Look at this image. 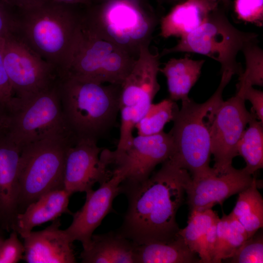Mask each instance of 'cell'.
Wrapping results in <instances>:
<instances>
[{"label":"cell","instance_id":"obj_36","mask_svg":"<svg viewBox=\"0 0 263 263\" xmlns=\"http://www.w3.org/2000/svg\"><path fill=\"white\" fill-rule=\"evenodd\" d=\"M237 93L244 100H248L252 104L251 109L257 119L263 124V92L254 89L252 86L237 84Z\"/></svg>","mask_w":263,"mask_h":263},{"label":"cell","instance_id":"obj_8","mask_svg":"<svg viewBox=\"0 0 263 263\" xmlns=\"http://www.w3.org/2000/svg\"><path fill=\"white\" fill-rule=\"evenodd\" d=\"M258 35L239 30L225 14L216 8L200 26L180 38L174 46L164 49L160 56L173 53H193L206 56L218 62L221 73L240 75L243 70L237 60L238 53L248 44L258 40Z\"/></svg>","mask_w":263,"mask_h":263},{"label":"cell","instance_id":"obj_9","mask_svg":"<svg viewBox=\"0 0 263 263\" xmlns=\"http://www.w3.org/2000/svg\"><path fill=\"white\" fill-rule=\"evenodd\" d=\"M6 132L20 149L48 138L59 136L75 138L63 116L58 81L8 114Z\"/></svg>","mask_w":263,"mask_h":263},{"label":"cell","instance_id":"obj_33","mask_svg":"<svg viewBox=\"0 0 263 263\" xmlns=\"http://www.w3.org/2000/svg\"><path fill=\"white\" fill-rule=\"evenodd\" d=\"M0 40V107L9 114L19 106V99L15 97L3 63V44Z\"/></svg>","mask_w":263,"mask_h":263},{"label":"cell","instance_id":"obj_14","mask_svg":"<svg viewBox=\"0 0 263 263\" xmlns=\"http://www.w3.org/2000/svg\"><path fill=\"white\" fill-rule=\"evenodd\" d=\"M125 178V173L121 169H116L111 179L100 184L98 188L85 192L84 205L73 214L72 223L64 229L71 242L79 241L83 249L89 246L94 231L106 216L113 211V201L121 193V184Z\"/></svg>","mask_w":263,"mask_h":263},{"label":"cell","instance_id":"obj_41","mask_svg":"<svg viewBox=\"0 0 263 263\" xmlns=\"http://www.w3.org/2000/svg\"><path fill=\"white\" fill-rule=\"evenodd\" d=\"M159 3H176V0H157Z\"/></svg>","mask_w":263,"mask_h":263},{"label":"cell","instance_id":"obj_28","mask_svg":"<svg viewBox=\"0 0 263 263\" xmlns=\"http://www.w3.org/2000/svg\"><path fill=\"white\" fill-rule=\"evenodd\" d=\"M258 41L248 44L242 51L244 56L245 69L239 75L238 84L263 85V52Z\"/></svg>","mask_w":263,"mask_h":263},{"label":"cell","instance_id":"obj_34","mask_svg":"<svg viewBox=\"0 0 263 263\" xmlns=\"http://www.w3.org/2000/svg\"><path fill=\"white\" fill-rule=\"evenodd\" d=\"M24 246L18 238V234L12 230L4 239L0 249V263H17L23 259Z\"/></svg>","mask_w":263,"mask_h":263},{"label":"cell","instance_id":"obj_25","mask_svg":"<svg viewBox=\"0 0 263 263\" xmlns=\"http://www.w3.org/2000/svg\"><path fill=\"white\" fill-rule=\"evenodd\" d=\"M248 127L243 132L237 145L238 155L244 160V168L251 175L263 167V124L253 111Z\"/></svg>","mask_w":263,"mask_h":263},{"label":"cell","instance_id":"obj_18","mask_svg":"<svg viewBox=\"0 0 263 263\" xmlns=\"http://www.w3.org/2000/svg\"><path fill=\"white\" fill-rule=\"evenodd\" d=\"M20 149L0 132V214L4 229L9 231L18 213V172Z\"/></svg>","mask_w":263,"mask_h":263},{"label":"cell","instance_id":"obj_10","mask_svg":"<svg viewBox=\"0 0 263 263\" xmlns=\"http://www.w3.org/2000/svg\"><path fill=\"white\" fill-rule=\"evenodd\" d=\"M2 53L14 95L21 104L58 81L56 69L36 53L18 34L4 39Z\"/></svg>","mask_w":263,"mask_h":263},{"label":"cell","instance_id":"obj_2","mask_svg":"<svg viewBox=\"0 0 263 263\" xmlns=\"http://www.w3.org/2000/svg\"><path fill=\"white\" fill-rule=\"evenodd\" d=\"M63 116L76 139L98 141L113 128L120 108L121 85L59 77Z\"/></svg>","mask_w":263,"mask_h":263},{"label":"cell","instance_id":"obj_37","mask_svg":"<svg viewBox=\"0 0 263 263\" xmlns=\"http://www.w3.org/2000/svg\"><path fill=\"white\" fill-rule=\"evenodd\" d=\"M229 228V215L224 214L217 223L215 253L212 263H221L220 257L225 244Z\"/></svg>","mask_w":263,"mask_h":263},{"label":"cell","instance_id":"obj_15","mask_svg":"<svg viewBox=\"0 0 263 263\" xmlns=\"http://www.w3.org/2000/svg\"><path fill=\"white\" fill-rule=\"evenodd\" d=\"M149 46L141 48L131 71L121 85L120 108H134L143 115L160 88L157 75L161 56L152 53Z\"/></svg>","mask_w":263,"mask_h":263},{"label":"cell","instance_id":"obj_27","mask_svg":"<svg viewBox=\"0 0 263 263\" xmlns=\"http://www.w3.org/2000/svg\"><path fill=\"white\" fill-rule=\"evenodd\" d=\"M179 109L176 102L169 98L152 103L135 125L138 135L149 136L163 132L166 124L173 121Z\"/></svg>","mask_w":263,"mask_h":263},{"label":"cell","instance_id":"obj_21","mask_svg":"<svg viewBox=\"0 0 263 263\" xmlns=\"http://www.w3.org/2000/svg\"><path fill=\"white\" fill-rule=\"evenodd\" d=\"M137 244L116 231L93 234L81 252L82 263H136Z\"/></svg>","mask_w":263,"mask_h":263},{"label":"cell","instance_id":"obj_11","mask_svg":"<svg viewBox=\"0 0 263 263\" xmlns=\"http://www.w3.org/2000/svg\"><path fill=\"white\" fill-rule=\"evenodd\" d=\"M245 101L236 93L228 99L221 101L208 114L213 168L218 173L232 169V160L239 155L238 143L252 116Z\"/></svg>","mask_w":263,"mask_h":263},{"label":"cell","instance_id":"obj_20","mask_svg":"<svg viewBox=\"0 0 263 263\" xmlns=\"http://www.w3.org/2000/svg\"><path fill=\"white\" fill-rule=\"evenodd\" d=\"M71 195L64 188L43 195L17 214L11 231H16L23 238L35 227L53 221L63 214H72L68 208Z\"/></svg>","mask_w":263,"mask_h":263},{"label":"cell","instance_id":"obj_22","mask_svg":"<svg viewBox=\"0 0 263 263\" xmlns=\"http://www.w3.org/2000/svg\"><path fill=\"white\" fill-rule=\"evenodd\" d=\"M204 59L194 60L186 55L180 58H171L160 72L166 77L169 98L174 101L188 98V94L198 80Z\"/></svg>","mask_w":263,"mask_h":263},{"label":"cell","instance_id":"obj_42","mask_svg":"<svg viewBox=\"0 0 263 263\" xmlns=\"http://www.w3.org/2000/svg\"><path fill=\"white\" fill-rule=\"evenodd\" d=\"M92 0V3H99L106 0ZM142 2H149L148 0H138Z\"/></svg>","mask_w":263,"mask_h":263},{"label":"cell","instance_id":"obj_38","mask_svg":"<svg viewBox=\"0 0 263 263\" xmlns=\"http://www.w3.org/2000/svg\"><path fill=\"white\" fill-rule=\"evenodd\" d=\"M11 8L19 12L26 11L40 6L48 0H1Z\"/></svg>","mask_w":263,"mask_h":263},{"label":"cell","instance_id":"obj_44","mask_svg":"<svg viewBox=\"0 0 263 263\" xmlns=\"http://www.w3.org/2000/svg\"><path fill=\"white\" fill-rule=\"evenodd\" d=\"M4 240V239L3 238V237L1 235H0V249Z\"/></svg>","mask_w":263,"mask_h":263},{"label":"cell","instance_id":"obj_26","mask_svg":"<svg viewBox=\"0 0 263 263\" xmlns=\"http://www.w3.org/2000/svg\"><path fill=\"white\" fill-rule=\"evenodd\" d=\"M219 219L217 214L211 208L192 211L189 212L187 225L179 230L178 234L189 249L198 254L200 261L203 256V244L207 231Z\"/></svg>","mask_w":263,"mask_h":263},{"label":"cell","instance_id":"obj_23","mask_svg":"<svg viewBox=\"0 0 263 263\" xmlns=\"http://www.w3.org/2000/svg\"><path fill=\"white\" fill-rule=\"evenodd\" d=\"M200 263V258L179 234L174 240L168 243L153 242L137 244L136 263Z\"/></svg>","mask_w":263,"mask_h":263},{"label":"cell","instance_id":"obj_45","mask_svg":"<svg viewBox=\"0 0 263 263\" xmlns=\"http://www.w3.org/2000/svg\"><path fill=\"white\" fill-rule=\"evenodd\" d=\"M221 1H223L225 4H227L228 3V0H221Z\"/></svg>","mask_w":263,"mask_h":263},{"label":"cell","instance_id":"obj_19","mask_svg":"<svg viewBox=\"0 0 263 263\" xmlns=\"http://www.w3.org/2000/svg\"><path fill=\"white\" fill-rule=\"evenodd\" d=\"M218 0H186L176 3L161 18L160 36L183 37L200 26L218 8Z\"/></svg>","mask_w":263,"mask_h":263},{"label":"cell","instance_id":"obj_24","mask_svg":"<svg viewBox=\"0 0 263 263\" xmlns=\"http://www.w3.org/2000/svg\"><path fill=\"white\" fill-rule=\"evenodd\" d=\"M261 184V181L254 177L252 184L239 193L231 212L244 227L247 239L263 226V199L258 190Z\"/></svg>","mask_w":263,"mask_h":263},{"label":"cell","instance_id":"obj_1","mask_svg":"<svg viewBox=\"0 0 263 263\" xmlns=\"http://www.w3.org/2000/svg\"><path fill=\"white\" fill-rule=\"evenodd\" d=\"M162 164L159 170L143 181L121 184L128 207L116 231L137 245L171 242L180 229L176 215L192 177L169 159Z\"/></svg>","mask_w":263,"mask_h":263},{"label":"cell","instance_id":"obj_12","mask_svg":"<svg viewBox=\"0 0 263 263\" xmlns=\"http://www.w3.org/2000/svg\"><path fill=\"white\" fill-rule=\"evenodd\" d=\"M113 172L108 149L102 150L94 139H77L66 152L64 188L71 195L86 192L95 183L108 181Z\"/></svg>","mask_w":263,"mask_h":263},{"label":"cell","instance_id":"obj_13","mask_svg":"<svg viewBox=\"0 0 263 263\" xmlns=\"http://www.w3.org/2000/svg\"><path fill=\"white\" fill-rule=\"evenodd\" d=\"M173 151L172 137L164 131L159 133L134 137L123 151H110L113 169L124 171L123 182L133 183L147 179L155 167L169 159Z\"/></svg>","mask_w":263,"mask_h":263},{"label":"cell","instance_id":"obj_39","mask_svg":"<svg viewBox=\"0 0 263 263\" xmlns=\"http://www.w3.org/2000/svg\"><path fill=\"white\" fill-rule=\"evenodd\" d=\"M55 2L89 6L92 4V0H50Z\"/></svg>","mask_w":263,"mask_h":263},{"label":"cell","instance_id":"obj_35","mask_svg":"<svg viewBox=\"0 0 263 263\" xmlns=\"http://www.w3.org/2000/svg\"><path fill=\"white\" fill-rule=\"evenodd\" d=\"M12 8L0 0V40L17 34L19 31V16L12 12Z\"/></svg>","mask_w":263,"mask_h":263},{"label":"cell","instance_id":"obj_43","mask_svg":"<svg viewBox=\"0 0 263 263\" xmlns=\"http://www.w3.org/2000/svg\"><path fill=\"white\" fill-rule=\"evenodd\" d=\"M4 230L3 227V223L2 217L0 214V230Z\"/></svg>","mask_w":263,"mask_h":263},{"label":"cell","instance_id":"obj_16","mask_svg":"<svg viewBox=\"0 0 263 263\" xmlns=\"http://www.w3.org/2000/svg\"><path fill=\"white\" fill-rule=\"evenodd\" d=\"M254 179L244 168H234L224 173L215 172L192 179L186 189L189 212L203 211L216 204L222 205L230 196L248 187Z\"/></svg>","mask_w":263,"mask_h":263},{"label":"cell","instance_id":"obj_17","mask_svg":"<svg viewBox=\"0 0 263 263\" xmlns=\"http://www.w3.org/2000/svg\"><path fill=\"white\" fill-rule=\"evenodd\" d=\"M56 219L45 229L24 237L23 259L27 263H75L73 243Z\"/></svg>","mask_w":263,"mask_h":263},{"label":"cell","instance_id":"obj_46","mask_svg":"<svg viewBox=\"0 0 263 263\" xmlns=\"http://www.w3.org/2000/svg\"><path fill=\"white\" fill-rule=\"evenodd\" d=\"M186 0H176V3H178V2H182V1H185ZM219 1H221V0H218Z\"/></svg>","mask_w":263,"mask_h":263},{"label":"cell","instance_id":"obj_30","mask_svg":"<svg viewBox=\"0 0 263 263\" xmlns=\"http://www.w3.org/2000/svg\"><path fill=\"white\" fill-rule=\"evenodd\" d=\"M119 112L121 116L120 136L117 148L115 150L118 152L123 151L130 146L134 137L133 129L142 117L141 114L132 108L121 107Z\"/></svg>","mask_w":263,"mask_h":263},{"label":"cell","instance_id":"obj_5","mask_svg":"<svg viewBox=\"0 0 263 263\" xmlns=\"http://www.w3.org/2000/svg\"><path fill=\"white\" fill-rule=\"evenodd\" d=\"M136 59L82 19L59 77L121 85Z\"/></svg>","mask_w":263,"mask_h":263},{"label":"cell","instance_id":"obj_6","mask_svg":"<svg viewBox=\"0 0 263 263\" xmlns=\"http://www.w3.org/2000/svg\"><path fill=\"white\" fill-rule=\"evenodd\" d=\"M83 18L135 59L143 46L150 45L160 21L149 2L138 0L92 3Z\"/></svg>","mask_w":263,"mask_h":263},{"label":"cell","instance_id":"obj_31","mask_svg":"<svg viewBox=\"0 0 263 263\" xmlns=\"http://www.w3.org/2000/svg\"><path fill=\"white\" fill-rule=\"evenodd\" d=\"M247 239V234L241 223L230 213L229 228L220 260L230 259Z\"/></svg>","mask_w":263,"mask_h":263},{"label":"cell","instance_id":"obj_4","mask_svg":"<svg viewBox=\"0 0 263 263\" xmlns=\"http://www.w3.org/2000/svg\"><path fill=\"white\" fill-rule=\"evenodd\" d=\"M79 5L48 0L42 5L19 12L18 34L58 74L63 68L84 11Z\"/></svg>","mask_w":263,"mask_h":263},{"label":"cell","instance_id":"obj_7","mask_svg":"<svg viewBox=\"0 0 263 263\" xmlns=\"http://www.w3.org/2000/svg\"><path fill=\"white\" fill-rule=\"evenodd\" d=\"M76 139L48 138L20 149L19 165L18 213L43 195L64 188L66 154Z\"/></svg>","mask_w":263,"mask_h":263},{"label":"cell","instance_id":"obj_29","mask_svg":"<svg viewBox=\"0 0 263 263\" xmlns=\"http://www.w3.org/2000/svg\"><path fill=\"white\" fill-rule=\"evenodd\" d=\"M233 263H263V236L258 231L248 238L230 258Z\"/></svg>","mask_w":263,"mask_h":263},{"label":"cell","instance_id":"obj_32","mask_svg":"<svg viewBox=\"0 0 263 263\" xmlns=\"http://www.w3.org/2000/svg\"><path fill=\"white\" fill-rule=\"evenodd\" d=\"M234 8L239 19L263 26V0H235Z\"/></svg>","mask_w":263,"mask_h":263},{"label":"cell","instance_id":"obj_40","mask_svg":"<svg viewBox=\"0 0 263 263\" xmlns=\"http://www.w3.org/2000/svg\"><path fill=\"white\" fill-rule=\"evenodd\" d=\"M8 113L0 107V132L5 131L8 126Z\"/></svg>","mask_w":263,"mask_h":263},{"label":"cell","instance_id":"obj_3","mask_svg":"<svg viewBox=\"0 0 263 263\" xmlns=\"http://www.w3.org/2000/svg\"><path fill=\"white\" fill-rule=\"evenodd\" d=\"M221 74L217 90L206 101L198 103L189 97L181 101V108L177 112L169 132L173 144L169 159L187 170L192 179L216 172L209 166L211 152L207 115L223 100L224 90L234 75L228 71Z\"/></svg>","mask_w":263,"mask_h":263}]
</instances>
